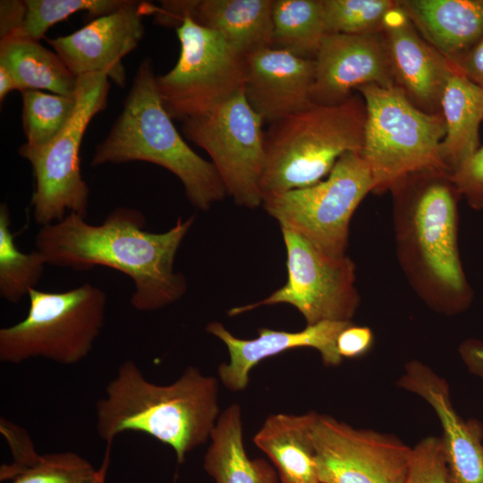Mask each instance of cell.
<instances>
[{
  "label": "cell",
  "mask_w": 483,
  "mask_h": 483,
  "mask_svg": "<svg viewBox=\"0 0 483 483\" xmlns=\"http://www.w3.org/2000/svg\"><path fill=\"white\" fill-rule=\"evenodd\" d=\"M194 216L178 218L164 233L144 230L140 210L117 208L100 225L70 213L56 223L41 226L36 250L47 264L83 271L103 266L122 272L134 284L131 306L153 311L180 300L187 290L184 275L175 272L178 249L191 228Z\"/></svg>",
  "instance_id": "6da1fadb"
},
{
  "label": "cell",
  "mask_w": 483,
  "mask_h": 483,
  "mask_svg": "<svg viewBox=\"0 0 483 483\" xmlns=\"http://www.w3.org/2000/svg\"><path fill=\"white\" fill-rule=\"evenodd\" d=\"M449 179L470 208L483 209V145L450 174Z\"/></svg>",
  "instance_id": "d6a6232c"
},
{
  "label": "cell",
  "mask_w": 483,
  "mask_h": 483,
  "mask_svg": "<svg viewBox=\"0 0 483 483\" xmlns=\"http://www.w3.org/2000/svg\"><path fill=\"white\" fill-rule=\"evenodd\" d=\"M286 249V284L257 302L232 308L237 316L279 303L295 307L307 326L324 321H351L360 304L355 265L348 256H330L299 233L281 228Z\"/></svg>",
  "instance_id": "7c38bea8"
},
{
  "label": "cell",
  "mask_w": 483,
  "mask_h": 483,
  "mask_svg": "<svg viewBox=\"0 0 483 483\" xmlns=\"http://www.w3.org/2000/svg\"><path fill=\"white\" fill-rule=\"evenodd\" d=\"M0 430L7 441L13 461L0 470L1 480L10 483H106V473L110 454L96 470L92 464L73 452L46 454L37 453L27 431L5 419Z\"/></svg>",
  "instance_id": "7402d4cb"
},
{
  "label": "cell",
  "mask_w": 483,
  "mask_h": 483,
  "mask_svg": "<svg viewBox=\"0 0 483 483\" xmlns=\"http://www.w3.org/2000/svg\"><path fill=\"white\" fill-rule=\"evenodd\" d=\"M397 257L421 299L453 315L472 301L458 247V197L446 172L407 176L391 191Z\"/></svg>",
  "instance_id": "7a4b0ae2"
},
{
  "label": "cell",
  "mask_w": 483,
  "mask_h": 483,
  "mask_svg": "<svg viewBox=\"0 0 483 483\" xmlns=\"http://www.w3.org/2000/svg\"><path fill=\"white\" fill-rule=\"evenodd\" d=\"M315 60L274 47L245 57L243 92L253 110L272 123L311 104Z\"/></svg>",
  "instance_id": "ffe728a7"
},
{
  "label": "cell",
  "mask_w": 483,
  "mask_h": 483,
  "mask_svg": "<svg viewBox=\"0 0 483 483\" xmlns=\"http://www.w3.org/2000/svg\"><path fill=\"white\" fill-rule=\"evenodd\" d=\"M372 343L373 333L369 327L351 323L338 335L336 349L342 359H353L367 353Z\"/></svg>",
  "instance_id": "836d02e7"
},
{
  "label": "cell",
  "mask_w": 483,
  "mask_h": 483,
  "mask_svg": "<svg viewBox=\"0 0 483 483\" xmlns=\"http://www.w3.org/2000/svg\"><path fill=\"white\" fill-rule=\"evenodd\" d=\"M210 439L203 467L216 483H277L279 477L273 466L246 454L239 404H231L219 414Z\"/></svg>",
  "instance_id": "d4e9b609"
},
{
  "label": "cell",
  "mask_w": 483,
  "mask_h": 483,
  "mask_svg": "<svg viewBox=\"0 0 483 483\" xmlns=\"http://www.w3.org/2000/svg\"><path fill=\"white\" fill-rule=\"evenodd\" d=\"M22 97V126L30 149H40L51 143L71 120L76 98L42 90L28 89Z\"/></svg>",
  "instance_id": "f1b7e54d"
},
{
  "label": "cell",
  "mask_w": 483,
  "mask_h": 483,
  "mask_svg": "<svg viewBox=\"0 0 483 483\" xmlns=\"http://www.w3.org/2000/svg\"><path fill=\"white\" fill-rule=\"evenodd\" d=\"M459 353L469 371L483 379V343L467 340L461 344Z\"/></svg>",
  "instance_id": "8d00e7d4"
},
{
  "label": "cell",
  "mask_w": 483,
  "mask_h": 483,
  "mask_svg": "<svg viewBox=\"0 0 483 483\" xmlns=\"http://www.w3.org/2000/svg\"><path fill=\"white\" fill-rule=\"evenodd\" d=\"M95 408L96 430L106 448L123 432H142L171 446L182 463L210 438L219 416L218 382L191 366L172 384L157 385L126 360Z\"/></svg>",
  "instance_id": "3957f363"
},
{
  "label": "cell",
  "mask_w": 483,
  "mask_h": 483,
  "mask_svg": "<svg viewBox=\"0 0 483 483\" xmlns=\"http://www.w3.org/2000/svg\"><path fill=\"white\" fill-rule=\"evenodd\" d=\"M28 13L26 1H0V40L10 37L24 23Z\"/></svg>",
  "instance_id": "e575fe53"
},
{
  "label": "cell",
  "mask_w": 483,
  "mask_h": 483,
  "mask_svg": "<svg viewBox=\"0 0 483 483\" xmlns=\"http://www.w3.org/2000/svg\"><path fill=\"white\" fill-rule=\"evenodd\" d=\"M397 6L392 0H324L328 34L380 32L388 13Z\"/></svg>",
  "instance_id": "4dcf8cb0"
},
{
  "label": "cell",
  "mask_w": 483,
  "mask_h": 483,
  "mask_svg": "<svg viewBox=\"0 0 483 483\" xmlns=\"http://www.w3.org/2000/svg\"><path fill=\"white\" fill-rule=\"evenodd\" d=\"M311 102L336 105L352 95L353 89L375 84L394 86L380 32L327 34L315 58Z\"/></svg>",
  "instance_id": "9a60e30c"
},
{
  "label": "cell",
  "mask_w": 483,
  "mask_h": 483,
  "mask_svg": "<svg viewBox=\"0 0 483 483\" xmlns=\"http://www.w3.org/2000/svg\"><path fill=\"white\" fill-rule=\"evenodd\" d=\"M457 69L483 89V38L464 56Z\"/></svg>",
  "instance_id": "d590c367"
},
{
  "label": "cell",
  "mask_w": 483,
  "mask_h": 483,
  "mask_svg": "<svg viewBox=\"0 0 483 483\" xmlns=\"http://www.w3.org/2000/svg\"><path fill=\"white\" fill-rule=\"evenodd\" d=\"M144 15H148L147 3L131 0L67 36L47 38V43L75 77L106 72L115 84L123 87L126 75L122 59L142 39Z\"/></svg>",
  "instance_id": "5bb4252c"
},
{
  "label": "cell",
  "mask_w": 483,
  "mask_h": 483,
  "mask_svg": "<svg viewBox=\"0 0 483 483\" xmlns=\"http://www.w3.org/2000/svg\"><path fill=\"white\" fill-rule=\"evenodd\" d=\"M419 34L456 68L483 38V0H401Z\"/></svg>",
  "instance_id": "44dd1931"
},
{
  "label": "cell",
  "mask_w": 483,
  "mask_h": 483,
  "mask_svg": "<svg viewBox=\"0 0 483 483\" xmlns=\"http://www.w3.org/2000/svg\"><path fill=\"white\" fill-rule=\"evenodd\" d=\"M315 411L269 415L253 437L271 460L281 483H319L312 425Z\"/></svg>",
  "instance_id": "603a6c76"
},
{
  "label": "cell",
  "mask_w": 483,
  "mask_h": 483,
  "mask_svg": "<svg viewBox=\"0 0 483 483\" xmlns=\"http://www.w3.org/2000/svg\"><path fill=\"white\" fill-rule=\"evenodd\" d=\"M27 316L0 329V360L43 358L74 365L91 352L105 323L106 294L89 283L61 292L30 289Z\"/></svg>",
  "instance_id": "52a82bcc"
},
{
  "label": "cell",
  "mask_w": 483,
  "mask_h": 483,
  "mask_svg": "<svg viewBox=\"0 0 483 483\" xmlns=\"http://www.w3.org/2000/svg\"><path fill=\"white\" fill-rule=\"evenodd\" d=\"M47 264L45 256L35 250L21 252L11 231L10 210L5 203L0 205V296L12 302H19L36 288Z\"/></svg>",
  "instance_id": "83f0119b"
},
{
  "label": "cell",
  "mask_w": 483,
  "mask_h": 483,
  "mask_svg": "<svg viewBox=\"0 0 483 483\" xmlns=\"http://www.w3.org/2000/svg\"><path fill=\"white\" fill-rule=\"evenodd\" d=\"M108 77L106 72L77 77L76 107L65 128L43 148H19L32 167L35 189L30 206L34 221L41 226L70 213L87 217L89 188L80 172V148L89 123L106 107Z\"/></svg>",
  "instance_id": "ba28073f"
},
{
  "label": "cell",
  "mask_w": 483,
  "mask_h": 483,
  "mask_svg": "<svg viewBox=\"0 0 483 483\" xmlns=\"http://www.w3.org/2000/svg\"><path fill=\"white\" fill-rule=\"evenodd\" d=\"M440 108L445 124L441 158L450 174L479 148L483 89L456 71L445 87Z\"/></svg>",
  "instance_id": "cb8c5ba5"
},
{
  "label": "cell",
  "mask_w": 483,
  "mask_h": 483,
  "mask_svg": "<svg viewBox=\"0 0 483 483\" xmlns=\"http://www.w3.org/2000/svg\"><path fill=\"white\" fill-rule=\"evenodd\" d=\"M373 191L369 165L360 152L343 154L325 180L262 196V206L281 228L306 238L333 257L345 256L352 216Z\"/></svg>",
  "instance_id": "9c48e42d"
},
{
  "label": "cell",
  "mask_w": 483,
  "mask_h": 483,
  "mask_svg": "<svg viewBox=\"0 0 483 483\" xmlns=\"http://www.w3.org/2000/svg\"><path fill=\"white\" fill-rule=\"evenodd\" d=\"M380 34L394 86L420 110L441 114L445 87L459 70L419 34L398 1L386 16Z\"/></svg>",
  "instance_id": "2e32d148"
},
{
  "label": "cell",
  "mask_w": 483,
  "mask_h": 483,
  "mask_svg": "<svg viewBox=\"0 0 483 483\" xmlns=\"http://www.w3.org/2000/svg\"><path fill=\"white\" fill-rule=\"evenodd\" d=\"M397 386L421 397L436 413L447 483H483V426L457 413L446 380L415 360L405 364Z\"/></svg>",
  "instance_id": "e0dca14e"
},
{
  "label": "cell",
  "mask_w": 483,
  "mask_h": 483,
  "mask_svg": "<svg viewBox=\"0 0 483 483\" xmlns=\"http://www.w3.org/2000/svg\"><path fill=\"white\" fill-rule=\"evenodd\" d=\"M0 64L14 76L19 91L47 89L74 97L75 77L60 56L39 42L19 37L0 40Z\"/></svg>",
  "instance_id": "484cf974"
},
{
  "label": "cell",
  "mask_w": 483,
  "mask_h": 483,
  "mask_svg": "<svg viewBox=\"0 0 483 483\" xmlns=\"http://www.w3.org/2000/svg\"><path fill=\"white\" fill-rule=\"evenodd\" d=\"M272 5L273 0H169L152 5L151 14L159 24L175 28L189 18L246 57L273 47Z\"/></svg>",
  "instance_id": "ac0fdd59"
},
{
  "label": "cell",
  "mask_w": 483,
  "mask_h": 483,
  "mask_svg": "<svg viewBox=\"0 0 483 483\" xmlns=\"http://www.w3.org/2000/svg\"><path fill=\"white\" fill-rule=\"evenodd\" d=\"M150 58L140 64L123 110L103 141L95 147L92 166L144 161L173 173L189 201L206 211L227 195L212 162L182 139L166 112Z\"/></svg>",
  "instance_id": "277c9868"
},
{
  "label": "cell",
  "mask_w": 483,
  "mask_h": 483,
  "mask_svg": "<svg viewBox=\"0 0 483 483\" xmlns=\"http://www.w3.org/2000/svg\"><path fill=\"white\" fill-rule=\"evenodd\" d=\"M405 483H447L440 437L427 436L412 448Z\"/></svg>",
  "instance_id": "1f68e13d"
},
{
  "label": "cell",
  "mask_w": 483,
  "mask_h": 483,
  "mask_svg": "<svg viewBox=\"0 0 483 483\" xmlns=\"http://www.w3.org/2000/svg\"><path fill=\"white\" fill-rule=\"evenodd\" d=\"M352 321H324L298 332L259 328L254 339H241L232 335L222 323L213 321L207 332L220 339L227 347L230 360L218 367L223 385L240 392L249 385L250 370L259 361L288 350L309 347L317 350L326 366H338L342 357L336 349L340 332Z\"/></svg>",
  "instance_id": "d6986e66"
},
{
  "label": "cell",
  "mask_w": 483,
  "mask_h": 483,
  "mask_svg": "<svg viewBox=\"0 0 483 483\" xmlns=\"http://www.w3.org/2000/svg\"><path fill=\"white\" fill-rule=\"evenodd\" d=\"M182 123V132L208 154L235 204L248 208L261 205L264 121L247 101L243 89L215 109Z\"/></svg>",
  "instance_id": "8fae6325"
},
{
  "label": "cell",
  "mask_w": 483,
  "mask_h": 483,
  "mask_svg": "<svg viewBox=\"0 0 483 483\" xmlns=\"http://www.w3.org/2000/svg\"><path fill=\"white\" fill-rule=\"evenodd\" d=\"M357 90L366 106L360 154L371 173L372 192L390 191L418 173L449 174L440 152L445 135L442 114L420 110L396 86L369 84Z\"/></svg>",
  "instance_id": "8992f818"
},
{
  "label": "cell",
  "mask_w": 483,
  "mask_h": 483,
  "mask_svg": "<svg viewBox=\"0 0 483 483\" xmlns=\"http://www.w3.org/2000/svg\"><path fill=\"white\" fill-rule=\"evenodd\" d=\"M366 106L361 95L336 105L311 104L265 131L262 196L305 188L327 176L346 152H361Z\"/></svg>",
  "instance_id": "5b68a950"
},
{
  "label": "cell",
  "mask_w": 483,
  "mask_h": 483,
  "mask_svg": "<svg viewBox=\"0 0 483 483\" xmlns=\"http://www.w3.org/2000/svg\"><path fill=\"white\" fill-rule=\"evenodd\" d=\"M13 90H19L14 76L7 67L0 64V102L2 103Z\"/></svg>",
  "instance_id": "74e56055"
},
{
  "label": "cell",
  "mask_w": 483,
  "mask_h": 483,
  "mask_svg": "<svg viewBox=\"0 0 483 483\" xmlns=\"http://www.w3.org/2000/svg\"><path fill=\"white\" fill-rule=\"evenodd\" d=\"M311 435L319 483H405L412 448L397 436L317 412Z\"/></svg>",
  "instance_id": "4fadbf2b"
},
{
  "label": "cell",
  "mask_w": 483,
  "mask_h": 483,
  "mask_svg": "<svg viewBox=\"0 0 483 483\" xmlns=\"http://www.w3.org/2000/svg\"><path fill=\"white\" fill-rule=\"evenodd\" d=\"M273 47L315 60L328 34L324 0H273Z\"/></svg>",
  "instance_id": "4316f807"
},
{
  "label": "cell",
  "mask_w": 483,
  "mask_h": 483,
  "mask_svg": "<svg viewBox=\"0 0 483 483\" xmlns=\"http://www.w3.org/2000/svg\"><path fill=\"white\" fill-rule=\"evenodd\" d=\"M180 55L157 77L162 103L173 120L208 113L243 89L245 57L218 33L185 18L176 28Z\"/></svg>",
  "instance_id": "30bf717a"
},
{
  "label": "cell",
  "mask_w": 483,
  "mask_h": 483,
  "mask_svg": "<svg viewBox=\"0 0 483 483\" xmlns=\"http://www.w3.org/2000/svg\"><path fill=\"white\" fill-rule=\"evenodd\" d=\"M28 13L24 23L10 37L38 41L53 25L79 12L96 19L122 9L131 0H25Z\"/></svg>",
  "instance_id": "f546056e"
}]
</instances>
